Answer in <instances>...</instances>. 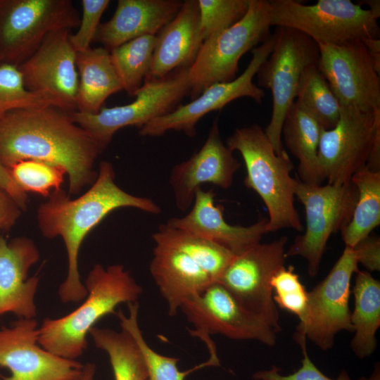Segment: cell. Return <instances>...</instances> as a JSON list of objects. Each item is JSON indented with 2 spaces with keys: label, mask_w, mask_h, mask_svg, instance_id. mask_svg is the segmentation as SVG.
<instances>
[{
  "label": "cell",
  "mask_w": 380,
  "mask_h": 380,
  "mask_svg": "<svg viewBox=\"0 0 380 380\" xmlns=\"http://www.w3.org/2000/svg\"><path fill=\"white\" fill-rule=\"evenodd\" d=\"M55 106L11 110L0 119V163L7 169L26 160L63 168L68 193L78 195L96 179L94 163L106 149Z\"/></svg>",
  "instance_id": "1"
},
{
  "label": "cell",
  "mask_w": 380,
  "mask_h": 380,
  "mask_svg": "<svg viewBox=\"0 0 380 380\" xmlns=\"http://www.w3.org/2000/svg\"><path fill=\"white\" fill-rule=\"evenodd\" d=\"M113 164L99 163L96 179L89 188L75 198L61 188L51 192L37 211V225L48 239L60 236L68 258V272L58 293L64 303L84 300L87 291L78 267L80 248L87 235L108 214L122 208H132L157 215L160 208L152 199L129 194L115 182Z\"/></svg>",
  "instance_id": "2"
},
{
  "label": "cell",
  "mask_w": 380,
  "mask_h": 380,
  "mask_svg": "<svg viewBox=\"0 0 380 380\" xmlns=\"http://www.w3.org/2000/svg\"><path fill=\"white\" fill-rule=\"evenodd\" d=\"M86 298L75 310L57 318H46L38 330V343L48 351L77 360L87 348L89 331L102 317L116 314L122 303L137 302L141 286L120 264H96L85 280Z\"/></svg>",
  "instance_id": "3"
},
{
  "label": "cell",
  "mask_w": 380,
  "mask_h": 380,
  "mask_svg": "<svg viewBox=\"0 0 380 380\" xmlns=\"http://www.w3.org/2000/svg\"><path fill=\"white\" fill-rule=\"evenodd\" d=\"M226 145L241 155L246 176L244 184L255 191L268 211V232L303 225L294 205L293 164L285 151L276 153L265 130L258 125L238 128L227 139Z\"/></svg>",
  "instance_id": "4"
},
{
  "label": "cell",
  "mask_w": 380,
  "mask_h": 380,
  "mask_svg": "<svg viewBox=\"0 0 380 380\" xmlns=\"http://www.w3.org/2000/svg\"><path fill=\"white\" fill-rule=\"evenodd\" d=\"M269 2L271 26L296 30L317 44L342 45L379 36L378 18L350 0H318L312 5L294 0Z\"/></svg>",
  "instance_id": "5"
},
{
  "label": "cell",
  "mask_w": 380,
  "mask_h": 380,
  "mask_svg": "<svg viewBox=\"0 0 380 380\" xmlns=\"http://www.w3.org/2000/svg\"><path fill=\"white\" fill-rule=\"evenodd\" d=\"M270 27L269 1L248 0L241 19L204 40L188 68L191 100L214 84L233 80L241 58L270 37Z\"/></svg>",
  "instance_id": "6"
},
{
  "label": "cell",
  "mask_w": 380,
  "mask_h": 380,
  "mask_svg": "<svg viewBox=\"0 0 380 380\" xmlns=\"http://www.w3.org/2000/svg\"><path fill=\"white\" fill-rule=\"evenodd\" d=\"M294 194L304 206L306 229L296 237L286 257L305 258L308 274L313 277L318 273L329 237L350 221L358 190L351 181L341 185H322L295 178Z\"/></svg>",
  "instance_id": "7"
},
{
  "label": "cell",
  "mask_w": 380,
  "mask_h": 380,
  "mask_svg": "<svg viewBox=\"0 0 380 380\" xmlns=\"http://www.w3.org/2000/svg\"><path fill=\"white\" fill-rule=\"evenodd\" d=\"M274 34L273 49L255 75L258 87L272 92V113L265 132L280 154L285 151L282 126L296 98L300 76L307 66L317 63L319 52L314 40L296 30L277 27Z\"/></svg>",
  "instance_id": "8"
},
{
  "label": "cell",
  "mask_w": 380,
  "mask_h": 380,
  "mask_svg": "<svg viewBox=\"0 0 380 380\" xmlns=\"http://www.w3.org/2000/svg\"><path fill=\"white\" fill-rule=\"evenodd\" d=\"M70 0H0V56L15 66L28 59L51 32L77 28Z\"/></svg>",
  "instance_id": "9"
},
{
  "label": "cell",
  "mask_w": 380,
  "mask_h": 380,
  "mask_svg": "<svg viewBox=\"0 0 380 380\" xmlns=\"http://www.w3.org/2000/svg\"><path fill=\"white\" fill-rule=\"evenodd\" d=\"M180 310L194 329L192 336L215 347L212 334L234 340H253L267 346L277 343V333L261 317L245 308L224 286L214 283L185 300Z\"/></svg>",
  "instance_id": "10"
},
{
  "label": "cell",
  "mask_w": 380,
  "mask_h": 380,
  "mask_svg": "<svg viewBox=\"0 0 380 380\" xmlns=\"http://www.w3.org/2000/svg\"><path fill=\"white\" fill-rule=\"evenodd\" d=\"M188 68L177 70L164 78L145 80L130 103L102 108L96 114L71 113L75 122L105 147L119 129L139 128L173 110L190 91Z\"/></svg>",
  "instance_id": "11"
},
{
  "label": "cell",
  "mask_w": 380,
  "mask_h": 380,
  "mask_svg": "<svg viewBox=\"0 0 380 380\" xmlns=\"http://www.w3.org/2000/svg\"><path fill=\"white\" fill-rule=\"evenodd\" d=\"M358 270L353 248L345 246L326 277L308 292L305 313L293 334L296 342L309 339L319 349L328 350L333 348L338 333L353 332L350 282Z\"/></svg>",
  "instance_id": "12"
},
{
  "label": "cell",
  "mask_w": 380,
  "mask_h": 380,
  "mask_svg": "<svg viewBox=\"0 0 380 380\" xmlns=\"http://www.w3.org/2000/svg\"><path fill=\"white\" fill-rule=\"evenodd\" d=\"M287 241L288 238L283 236L267 243H259L235 255L218 281L277 333L281 328L270 281L284 267Z\"/></svg>",
  "instance_id": "13"
},
{
  "label": "cell",
  "mask_w": 380,
  "mask_h": 380,
  "mask_svg": "<svg viewBox=\"0 0 380 380\" xmlns=\"http://www.w3.org/2000/svg\"><path fill=\"white\" fill-rule=\"evenodd\" d=\"M380 135V110L374 113L341 107L336 125L322 131L317 151L320 177L341 185L365 167L375 138Z\"/></svg>",
  "instance_id": "14"
},
{
  "label": "cell",
  "mask_w": 380,
  "mask_h": 380,
  "mask_svg": "<svg viewBox=\"0 0 380 380\" xmlns=\"http://www.w3.org/2000/svg\"><path fill=\"white\" fill-rule=\"evenodd\" d=\"M275 42L274 33L252 50V58L243 73L233 80L214 84L199 96L184 105L179 104L173 110L156 118L139 127L142 137H159L175 130L193 137L198 122L208 113L222 109L231 101L249 97L258 103L265 96L263 90L253 82L261 65L270 55Z\"/></svg>",
  "instance_id": "15"
},
{
  "label": "cell",
  "mask_w": 380,
  "mask_h": 380,
  "mask_svg": "<svg viewBox=\"0 0 380 380\" xmlns=\"http://www.w3.org/2000/svg\"><path fill=\"white\" fill-rule=\"evenodd\" d=\"M317 45V66L341 106L370 113L380 110V74L362 40Z\"/></svg>",
  "instance_id": "16"
},
{
  "label": "cell",
  "mask_w": 380,
  "mask_h": 380,
  "mask_svg": "<svg viewBox=\"0 0 380 380\" xmlns=\"http://www.w3.org/2000/svg\"><path fill=\"white\" fill-rule=\"evenodd\" d=\"M38 330L34 318L0 329V367L11 373L4 380H81L84 365L42 348Z\"/></svg>",
  "instance_id": "17"
},
{
  "label": "cell",
  "mask_w": 380,
  "mask_h": 380,
  "mask_svg": "<svg viewBox=\"0 0 380 380\" xmlns=\"http://www.w3.org/2000/svg\"><path fill=\"white\" fill-rule=\"evenodd\" d=\"M70 30L50 33L35 52L18 66L25 87L68 112L76 110L78 72Z\"/></svg>",
  "instance_id": "18"
},
{
  "label": "cell",
  "mask_w": 380,
  "mask_h": 380,
  "mask_svg": "<svg viewBox=\"0 0 380 380\" xmlns=\"http://www.w3.org/2000/svg\"><path fill=\"white\" fill-rule=\"evenodd\" d=\"M241 164L224 144L216 118L201 147L189 159L175 165L169 183L178 209L186 212L191 207L195 194L204 184L229 189Z\"/></svg>",
  "instance_id": "19"
},
{
  "label": "cell",
  "mask_w": 380,
  "mask_h": 380,
  "mask_svg": "<svg viewBox=\"0 0 380 380\" xmlns=\"http://www.w3.org/2000/svg\"><path fill=\"white\" fill-rule=\"evenodd\" d=\"M34 242L25 236L8 241L0 234V316L13 313L19 318L37 315L34 297L39 283L30 269L39 260Z\"/></svg>",
  "instance_id": "20"
},
{
  "label": "cell",
  "mask_w": 380,
  "mask_h": 380,
  "mask_svg": "<svg viewBox=\"0 0 380 380\" xmlns=\"http://www.w3.org/2000/svg\"><path fill=\"white\" fill-rule=\"evenodd\" d=\"M213 190L198 189L190 210L185 215L172 217L167 224L217 243L237 255L260 243L268 233V218L249 226L232 225L224 220L223 207L215 203Z\"/></svg>",
  "instance_id": "21"
},
{
  "label": "cell",
  "mask_w": 380,
  "mask_h": 380,
  "mask_svg": "<svg viewBox=\"0 0 380 380\" xmlns=\"http://www.w3.org/2000/svg\"><path fill=\"white\" fill-rule=\"evenodd\" d=\"M154 243L150 273L167 303L168 315L175 316L185 300L216 281L188 252L168 244Z\"/></svg>",
  "instance_id": "22"
},
{
  "label": "cell",
  "mask_w": 380,
  "mask_h": 380,
  "mask_svg": "<svg viewBox=\"0 0 380 380\" xmlns=\"http://www.w3.org/2000/svg\"><path fill=\"white\" fill-rule=\"evenodd\" d=\"M203 42L198 1L186 0L156 35L151 64L144 81L162 79L177 70L189 68Z\"/></svg>",
  "instance_id": "23"
},
{
  "label": "cell",
  "mask_w": 380,
  "mask_h": 380,
  "mask_svg": "<svg viewBox=\"0 0 380 380\" xmlns=\"http://www.w3.org/2000/svg\"><path fill=\"white\" fill-rule=\"evenodd\" d=\"M179 0H119L112 18L101 23L94 42L110 51L134 39L157 35L176 15Z\"/></svg>",
  "instance_id": "24"
},
{
  "label": "cell",
  "mask_w": 380,
  "mask_h": 380,
  "mask_svg": "<svg viewBox=\"0 0 380 380\" xmlns=\"http://www.w3.org/2000/svg\"><path fill=\"white\" fill-rule=\"evenodd\" d=\"M78 89L76 110L84 114H96L112 94L123 90L113 63L110 51L95 47L76 53Z\"/></svg>",
  "instance_id": "25"
},
{
  "label": "cell",
  "mask_w": 380,
  "mask_h": 380,
  "mask_svg": "<svg viewBox=\"0 0 380 380\" xmlns=\"http://www.w3.org/2000/svg\"><path fill=\"white\" fill-rule=\"evenodd\" d=\"M324 130L319 122L295 101L284 121L281 136L290 152L298 160L299 179L311 184H322L317 151Z\"/></svg>",
  "instance_id": "26"
},
{
  "label": "cell",
  "mask_w": 380,
  "mask_h": 380,
  "mask_svg": "<svg viewBox=\"0 0 380 380\" xmlns=\"http://www.w3.org/2000/svg\"><path fill=\"white\" fill-rule=\"evenodd\" d=\"M351 292L354 309L350 322L354 332L350 348L360 358L373 354L377 346L376 332L380 327V282L367 270L355 273Z\"/></svg>",
  "instance_id": "27"
},
{
  "label": "cell",
  "mask_w": 380,
  "mask_h": 380,
  "mask_svg": "<svg viewBox=\"0 0 380 380\" xmlns=\"http://www.w3.org/2000/svg\"><path fill=\"white\" fill-rule=\"evenodd\" d=\"M351 182L358 190V198L351 220L341 234L346 246L353 248L380 224V172L365 167Z\"/></svg>",
  "instance_id": "28"
},
{
  "label": "cell",
  "mask_w": 380,
  "mask_h": 380,
  "mask_svg": "<svg viewBox=\"0 0 380 380\" xmlns=\"http://www.w3.org/2000/svg\"><path fill=\"white\" fill-rule=\"evenodd\" d=\"M89 334L96 348L108 355L115 380H147L143 356L127 331L94 327Z\"/></svg>",
  "instance_id": "29"
},
{
  "label": "cell",
  "mask_w": 380,
  "mask_h": 380,
  "mask_svg": "<svg viewBox=\"0 0 380 380\" xmlns=\"http://www.w3.org/2000/svg\"><path fill=\"white\" fill-rule=\"evenodd\" d=\"M127 306L128 315H125L122 310L115 315L119 319L121 329L131 334L141 353L147 371V380H184L189 374L199 369L220 365L217 354L211 353L207 361L188 370H179L177 365L179 360L178 358L157 353L144 339L138 322V302L128 303Z\"/></svg>",
  "instance_id": "30"
},
{
  "label": "cell",
  "mask_w": 380,
  "mask_h": 380,
  "mask_svg": "<svg viewBox=\"0 0 380 380\" xmlns=\"http://www.w3.org/2000/svg\"><path fill=\"white\" fill-rule=\"evenodd\" d=\"M154 243L171 245L186 251L218 282L235 254L227 248L190 232L160 224L152 235Z\"/></svg>",
  "instance_id": "31"
},
{
  "label": "cell",
  "mask_w": 380,
  "mask_h": 380,
  "mask_svg": "<svg viewBox=\"0 0 380 380\" xmlns=\"http://www.w3.org/2000/svg\"><path fill=\"white\" fill-rule=\"evenodd\" d=\"M296 99L324 129H330L338 122L341 105L317 63L307 66L303 71Z\"/></svg>",
  "instance_id": "32"
},
{
  "label": "cell",
  "mask_w": 380,
  "mask_h": 380,
  "mask_svg": "<svg viewBox=\"0 0 380 380\" xmlns=\"http://www.w3.org/2000/svg\"><path fill=\"white\" fill-rule=\"evenodd\" d=\"M156 35H145L127 42L110 51L123 90L134 96L149 70Z\"/></svg>",
  "instance_id": "33"
},
{
  "label": "cell",
  "mask_w": 380,
  "mask_h": 380,
  "mask_svg": "<svg viewBox=\"0 0 380 380\" xmlns=\"http://www.w3.org/2000/svg\"><path fill=\"white\" fill-rule=\"evenodd\" d=\"M10 174L18 186L25 193L32 192L49 197L61 189L66 174L60 167L44 162L26 160L14 164Z\"/></svg>",
  "instance_id": "34"
},
{
  "label": "cell",
  "mask_w": 380,
  "mask_h": 380,
  "mask_svg": "<svg viewBox=\"0 0 380 380\" xmlns=\"http://www.w3.org/2000/svg\"><path fill=\"white\" fill-rule=\"evenodd\" d=\"M46 106L55 104L46 97L29 91L17 66L0 65V119L13 110Z\"/></svg>",
  "instance_id": "35"
},
{
  "label": "cell",
  "mask_w": 380,
  "mask_h": 380,
  "mask_svg": "<svg viewBox=\"0 0 380 380\" xmlns=\"http://www.w3.org/2000/svg\"><path fill=\"white\" fill-rule=\"evenodd\" d=\"M197 1L203 41L241 19L248 6V0Z\"/></svg>",
  "instance_id": "36"
},
{
  "label": "cell",
  "mask_w": 380,
  "mask_h": 380,
  "mask_svg": "<svg viewBox=\"0 0 380 380\" xmlns=\"http://www.w3.org/2000/svg\"><path fill=\"white\" fill-rule=\"evenodd\" d=\"M273 300L279 308L289 311L301 320L305 313L308 292L291 265L281 268L272 278Z\"/></svg>",
  "instance_id": "37"
},
{
  "label": "cell",
  "mask_w": 380,
  "mask_h": 380,
  "mask_svg": "<svg viewBox=\"0 0 380 380\" xmlns=\"http://www.w3.org/2000/svg\"><path fill=\"white\" fill-rule=\"evenodd\" d=\"M110 4L109 0H82V14L77 31L71 32L70 41L76 52L85 51L90 48L94 42L100 20L103 12Z\"/></svg>",
  "instance_id": "38"
},
{
  "label": "cell",
  "mask_w": 380,
  "mask_h": 380,
  "mask_svg": "<svg viewBox=\"0 0 380 380\" xmlns=\"http://www.w3.org/2000/svg\"><path fill=\"white\" fill-rule=\"evenodd\" d=\"M307 340L298 341L300 346L303 358L300 367L294 372L284 375L280 373L277 367L269 369L257 371L253 374L255 380H351L346 371H341L336 379H331L325 375L313 363L309 357L306 346Z\"/></svg>",
  "instance_id": "39"
},
{
  "label": "cell",
  "mask_w": 380,
  "mask_h": 380,
  "mask_svg": "<svg viewBox=\"0 0 380 380\" xmlns=\"http://www.w3.org/2000/svg\"><path fill=\"white\" fill-rule=\"evenodd\" d=\"M358 264L360 263L368 272L380 270V239L379 236H370L360 241L352 248Z\"/></svg>",
  "instance_id": "40"
},
{
  "label": "cell",
  "mask_w": 380,
  "mask_h": 380,
  "mask_svg": "<svg viewBox=\"0 0 380 380\" xmlns=\"http://www.w3.org/2000/svg\"><path fill=\"white\" fill-rule=\"evenodd\" d=\"M22 212L17 203L0 188V234L11 229L20 218Z\"/></svg>",
  "instance_id": "41"
},
{
  "label": "cell",
  "mask_w": 380,
  "mask_h": 380,
  "mask_svg": "<svg viewBox=\"0 0 380 380\" xmlns=\"http://www.w3.org/2000/svg\"><path fill=\"white\" fill-rule=\"evenodd\" d=\"M0 188L6 192L25 211L28 202L27 194L13 179L10 171L0 163Z\"/></svg>",
  "instance_id": "42"
},
{
  "label": "cell",
  "mask_w": 380,
  "mask_h": 380,
  "mask_svg": "<svg viewBox=\"0 0 380 380\" xmlns=\"http://www.w3.org/2000/svg\"><path fill=\"white\" fill-rule=\"evenodd\" d=\"M373 62L376 70L380 74V40L379 38L361 39Z\"/></svg>",
  "instance_id": "43"
},
{
  "label": "cell",
  "mask_w": 380,
  "mask_h": 380,
  "mask_svg": "<svg viewBox=\"0 0 380 380\" xmlns=\"http://www.w3.org/2000/svg\"><path fill=\"white\" fill-rule=\"evenodd\" d=\"M96 372V366L93 363L84 365L83 374L81 380H94Z\"/></svg>",
  "instance_id": "44"
},
{
  "label": "cell",
  "mask_w": 380,
  "mask_h": 380,
  "mask_svg": "<svg viewBox=\"0 0 380 380\" xmlns=\"http://www.w3.org/2000/svg\"><path fill=\"white\" fill-rule=\"evenodd\" d=\"M367 4L369 6V9L374 15L379 18L380 15V3L379 1H367Z\"/></svg>",
  "instance_id": "45"
},
{
  "label": "cell",
  "mask_w": 380,
  "mask_h": 380,
  "mask_svg": "<svg viewBox=\"0 0 380 380\" xmlns=\"http://www.w3.org/2000/svg\"><path fill=\"white\" fill-rule=\"evenodd\" d=\"M358 380H380L379 366H376L374 371L369 377H361Z\"/></svg>",
  "instance_id": "46"
},
{
  "label": "cell",
  "mask_w": 380,
  "mask_h": 380,
  "mask_svg": "<svg viewBox=\"0 0 380 380\" xmlns=\"http://www.w3.org/2000/svg\"><path fill=\"white\" fill-rule=\"evenodd\" d=\"M2 63H3V62H2V60H1V56H0V65H1Z\"/></svg>",
  "instance_id": "47"
}]
</instances>
